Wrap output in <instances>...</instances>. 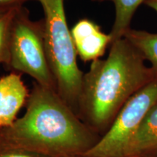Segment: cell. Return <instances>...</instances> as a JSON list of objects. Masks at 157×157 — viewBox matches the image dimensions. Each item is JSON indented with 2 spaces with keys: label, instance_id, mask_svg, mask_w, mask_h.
Segmentation results:
<instances>
[{
  "label": "cell",
  "instance_id": "cell-2",
  "mask_svg": "<svg viewBox=\"0 0 157 157\" xmlns=\"http://www.w3.org/2000/svg\"><path fill=\"white\" fill-rule=\"evenodd\" d=\"M156 78L140 51L124 37L118 39L107 58L93 61L84 74L78 117L101 137L129 98Z\"/></svg>",
  "mask_w": 157,
  "mask_h": 157
},
{
  "label": "cell",
  "instance_id": "cell-5",
  "mask_svg": "<svg viewBox=\"0 0 157 157\" xmlns=\"http://www.w3.org/2000/svg\"><path fill=\"white\" fill-rule=\"evenodd\" d=\"M157 103V78L125 103L105 134L82 157H125L143 118Z\"/></svg>",
  "mask_w": 157,
  "mask_h": 157
},
{
  "label": "cell",
  "instance_id": "cell-13",
  "mask_svg": "<svg viewBox=\"0 0 157 157\" xmlns=\"http://www.w3.org/2000/svg\"><path fill=\"white\" fill-rule=\"evenodd\" d=\"M26 0H0V10L21 6Z\"/></svg>",
  "mask_w": 157,
  "mask_h": 157
},
{
  "label": "cell",
  "instance_id": "cell-10",
  "mask_svg": "<svg viewBox=\"0 0 157 157\" xmlns=\"http://www.w3.org/2000/svg\"><path fill=\"white\" fill-rule=\"evenodd\" d=\"M125 38L140 51L145 60L151 63V68L157 76V33L129 29L124 35Z\"/></svg>",
  "mask_w": 157,
  "mask_h": 157
},
{
  "label": "cell",
  "instance_id": "cell-12",
  "mask_svg": "<svg viewBox=\"0 0 157 157\" xmlns=\"http://www.w3.org/2000/svg\"><path fill=\"white\" fill-rule=\"evenodd\" d=\"M0 157H49L37 153L19 148H0Z\"/></svg>",
  "mask_w": 157,
  "mask_h": 157
},
{
  "label": "cell",
  "instance_id": "cell-4",
  "mask_svg": "<svg viewBox=\"0 0 157 157\" xmlns=\"http://www.w3.org/2000/svg\"><path fill=\"white\" fill-rule=\"evenodd\" d=\"M8 66L15 72L28 74L39 85L56 90L45 52L43 21H31L23 7L12 25Z\"/></svg>",
  "mask_w": 157,
  "mask_h": 157
},
{
  "label": "cell",
  "instance_id": "cell-7",
  "mask_svg": "<svg viewBox=\"0 0 157 157\" xmlns=\"http://www.w3.org/2000/svg\"><path fill=\"white\" fill-rule=\"evenodd\" d=\"M29 93L21 74L14 72L0 77V128L14 123Z\"/></svg>",
  "mask_w": 157,
  "mask_h": 157
},
{
  "label": "cell",
  "instance_id": "cell-1",
  "mask_svg": "<svg viewBox=\"0 0 157 157\" xmlns=\"http://www.w3.org/2000/svg\"><path fill=\"white\" fill-rule=\"evenodd\" d=\"M100 138L56 90L36 82L24 114L10 126L0 128V148L23 149L49 157L82 156Z\"/></svg>",
  "mask_w": 157,
  "mask_h": 157
},
{
  "label": "cell",
  "instance_id": "cell-6",
  "mask_svg": "<svg viewBox=\"0 0 157 157\" xmlns=\"http://www.w3.org/2000/svg\"><path fill=\"white\" fill-rule=\"evenodd\" d=\"M70 31L77 55L84 62L98 60L111 43L110 34L103 33L91 20H79Z\"/></svg>",
  "mask_w": 157,
  "mask_h": 157
},
{
  "label": "cell",
  "instance_id": "cell-9",
  "mask_svg": "<svg viewBox=\"0 0 157 157\" xmlns=\"http://www.w3.org/2000/svg\"><path fill=\"white\" fill-rule=\"evenodd\" d=\"M115 6V19L110 32L111 43L123 38L130 29V23L137 7L146 0H111Z\"/></svg>",
  "mask_w": 157,
  "mask_h": 157
},
{
  "label": "cell",
  "instance_id": "cell-16",
  "mask_svg": "<svg viewBox=\"0 0 157 157\" xmlns=\"http://www.w3.org/2000/svg\"><path fill=\"white\" fill-rule=\"evenodd\" d=\"M74 157H82V156H74Z\"/></svg>",
  "mask_w": 157,
  "mask_h": 157
},
{
  "label": "cell",
  "instance_id": "cell-15",
  "mask_svg": "<svg viewBox=\"0 0 157 157\" xmlns=\"http://www.w3.org/2000/svg\"><path fill=\"white\" fill-rule=\"evenodd\" d=\"M39 1L40 2V3L42 4V5H44V2L47 1V0H39Z\"/></svg>",
  "mask_w": 157,
  "mask_h": 157
},
{
  "label": "cell",
  "instance_id": "cell-14",
  "mask_svg": "<svg viewBox=\"0 0 157 157\" xmlns=\"http://www.w3.org/2000/svg\"><path fill=\"white\" fill-rule=\"evenodd\" d=\"M145 4L157 12V0H146Z\"/></svg>",
  "mask_w": 157,
  "mask_h": 157
},
{
  "label": "cell",
  "instance_id": "cell-3",
  "mask_svg": "<svg viewBox=\"0 0 157 157\" xmlns=\"http://www.w3.org/2000/svg\"><path fill=\"white\" fill-rule=\"evenodd\" d=\"M42 7L45 52L56 92L78 116L84 73L77 65V52L66 21L63 0H47Z\"/></svg>",
  "mask_w": 157,
  "mask_h": 157
},
{
  "label": "cell",
  "instance_id": "cell-11",
  "mask_svg": "<svg viewBox=\"0 0 157 157\" xmlns=\"http://www.w3.org/2000/svg\"><path fill=\"white\" fill-rule=\"evenodd\" d=\"M22 6L0 10V64L8 66L11 28L15 15Z\"/></svg>",
  "mask_w": 157,
  "mask_h": 157
},
{
  "label": "cell",
  "instance_id": "cell-8",
  "mask_svg": "<svg viewBox=\"0 0 157 157\" xmlns=\"http://www.w3.org/2000/svg\"><path fill=\"white\" fill-rule=\"evenodd\" d=\"M125 157H157V103L143 118Z\"/></svg>",
  "mask_w": 157,
  "mask_h": 157
}]
</instances>
